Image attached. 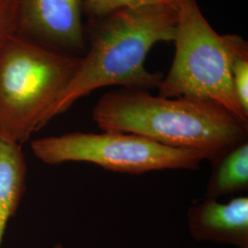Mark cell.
Segmentation results:
<instances>
[{"label":"cell","instance_id":"30bf717a","mask_svg":"<svg viewBox=\"0 0 248 248\" xmlns=\"http://www.w3.org/2000/svg\"><path fill=\"white\" fill-rule=\"evenodd\" d=\"M221 36L229 60L235 95L244 112L248 116V43L236 34Z\"/></svg>","mask_w":248,"mask_h":248},{"label":"cell","instance_id":"9c48e42d","mask_svg":"<svg viewBox=\"0 0 248 248\" xmlns=\"http://www.w3.org/2000/svg\"><path fill=\"white\" fill-rule=\"evenodd\" d=\"M248 189V141L229 151L213 164L206 186V198L218 200Z\"/></svg>","mask_w":248,"mask_h":248},{"label":"cell","instance_id":"8fae6325","mask_svg":"<svg viewBox=\"0 0 248 248\" xmlns=\"http://www.w3.org/2000/svg\"><path fill=\"white\" fill-rule=\"evenodd\" d=\"M178 0H84L83 14L89 20L102 18L116 10L166 6L177 9Z\"/></svg>","mask_w":248,"mask_h":248},{"label":"cell","instance_id":"5b68a950","mask_svg":"<svg viewBox=\"0 0 248 248\" xmlns=\"http://www.w3.org/2000/svg\"><path fill=\"white\" fill-rule=\"evenodd\" d=\"M31 147L36 158L46 165L83 162L126 174L196 170L204 160L195 151L163 145L133 133L75 132L36 139Z\"/></svg>","mask_w":248,"mask_h":248},{"label":"cell","instance_id":"277c9868","mask_svg":"<svg viewBox=\"0 0 248 248\" xmlns=\"http://www.w3.org/2000/svg\"><path fill=\"white\" fill-rule=\"evenodd\" d=\"M177 13L175 55L158 96L212 101L248 121L233 89L222 36L204 17L197 0H178Z\"/></svg>","mask_w":248,"mask_h":248},{"label":"cell","instance_id":"52a82bcc","mask_svg":"<svg viewBox=\"0 0 248 248\" xmlns=\"http://www.w3.org/2000/svg\"><path fill=\"white\" fill-rule=\"evenodd\" d=\"M186 218L189 233L196 241L248 248L247 196L224 203L206 198L188 208Z\"/></svg>","mask_w":248,"mask_h":248},{"label":"cell","instance_id":"8992f818","mask_svg":"<svg viewBox=\"0 0 248 248\" xmlns=\"http://www.w3.org/2000/svg\"><path fill=\"white\" fill-rule=\"evenodd\" d=\"M84 0H18L16 34L72 55L88 49Z\"/></svg>","mask_w":248,"mask_h":248},{"label":"cell","instance_id":"7c38bea8","mask_svg":"<svg viewBox=\"0 0 248 248\" xmlns=\"http://www.w3.org/2000/svg\"><path fill=\"white\" fill-rule=\"evenodd\" d=\"M18 0H0V47L9 36L16 33Z\"/></svg>","mask_w":248,"mask_h":248},{"label":"cell","instance_id":"4fadbf2b","mask_svg":"<svg viewBox=\"0 0 248 248\" xmlns=\"http://www.w3.org/2000/svg\"><path fill=\"white\" fill-rule=\"evenodd\" d=\"M52 248H64L62 244H55Z\"/></svg>","mask_w":248,"mask_h":248},{"label":"cell","instance_id":"3957f363","mask_svg":"<svg viewBox=\"0 0 248 248\" xmlns=\"http://www.w3.org/2000/svg\"><path fill=\"white\" fill-rule=\"evenodd\" d=\"M82 56L16 33L0 47V137L21 145L71 81Z\"/></svg>","mask_w":248,"mask_h":248},{"label":"cell","instance_id":"7a4b0ae2","mask_svg":"<svg viewBox=\"0 0 248 248\" xmlns=\"http://www.w3.org/2000/svg\"><path fill=\"white\" fill-rule=\"evenodd\" d=\"M177 19V9L155 6L120 9L89 20L87 52L67 87L45 113L40 129L96 89H158L164 76L149 71L145 59L154 45L173 42Z\"/></svg>","mask_w":248,"mask_h":248},{"label":"cell","instance_id":"6da1fadb","mask_svg":"<svg viewBox=\"0 0 248 248\" xmlns=\"http://www.w3.org/2000/svg\"><path fill=\"white\" fill-rule=\"evenodd\" d=\"M102 132L133 133L170 147L195 151L212 165L248 141V121L212 101L163 98L149 90L120 88L92 110Z\"/></svg>","mask_w":248,"mask_h":248},{"label":"cell","instance_id":"ba28073f","mask_svg":"<svg viewBox=\"0 0 248 248\" xmlns=\"http://www.w3.org/2000/svg\"><path fill=\"white\" fill-rule=\"evenodd\" d=\"M20 147L0 137V248L25 192L26 160Z\"/></svg>","mask_w":248,"mask_h":248}]
</instances>
